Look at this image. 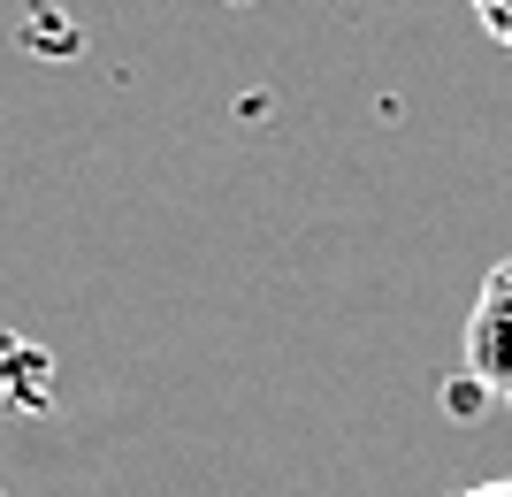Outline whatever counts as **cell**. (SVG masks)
Listing matches in <instances>:
<instances>
[{"label": "cell", "instance_id": "obj_1", "mask_svg": "<svg viewBox=\"0 0 512 497\" xmlns=\"http://www.w3.org/2000/svg\"><path fill=\"white\" fill-rule=\"evenodd\" d=\"M467 368L497 406H512V253L497 260L467 314Z\"/></svg>", "mask_w": 512, "mask_h": 497}, {"label": "cell", "instance_id": "obj_2", "mask_svg": "<svg viewBox=\"0 0 512 497\" xmlns=\"http://www.w3.org/2000/svg\"><path fill=\"white\" fill-rule=\"evenodd\" d=\"M474 8H482V23H490L497 39L512 46V0H474Z\"/></svg>", "mask_w": 512, "mask_h": 497}, {"label": "cell", "instance_id": "obj_3", "mask_svg": "<svg viewBox=\"0 0 512 497\" xmlns=\"http://www.w3.org/2000/svg\"><path fill=\"white\" fill-rule=\"evenodd\" d=\"M459 497H512V475H497V482H474V490H459Z\"/></svg>", "mask_w": 512, "mask_h": 497}]
</instances>
